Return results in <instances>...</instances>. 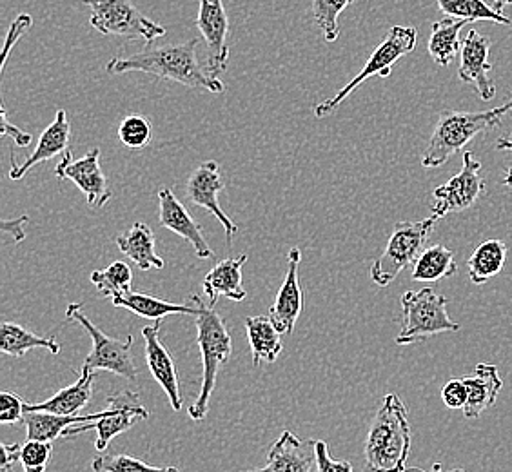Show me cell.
Segmentation results:
<instances>
[{
    "instance_id": "d590c367",
    "label": "cell",
    "mask_w": 512,
    "mask_h": 472,
    "mask_svg": "<svg viewBox=\"0 0 512 472\" xmlns=\"http://www.w3.org/2000/svg\"><path fill=\"white\" fill-rule=\"evenodd\" d=\"M120 142L129 149H144L151 144L153 137V128L149 118L142 115H129L120 122L119 126Z\"/></svg>"
},
{
    "instance_id": "9a60e30c",
    "label": "cell",
    "mask_w": 512,
    "mask_h": 472,
    "mask_svg": "<svg viewBox=\"0 0 512 472\" xmlns=\"http://www.w3.org/2000/svg\"><path fill=\"white\" fill-rule=\"evenodd\" d=\"M222 189H224V182H222L220 166L213 160H207L191 173L188 186H186V195H188L191 204L204 207L213 217L217 218L218 222L224 227V231H226L227 240L231 242L233 236L237 235L238 227L220 207L218 193Z\"/></svg>"
},
{
    "instance_id": "b9f144b4",
    "label": "cell",
    "mask_w": 512,
    "mask_h": 472,
    "mask_svg": "<svg viewBox=\"0 0 512 472\" xmlns=\"http://www.w3.org/2000/svg\"><path fill=\"white\" fill-rule=\"evenodd\" d=\"M30 220L28 215H22L20 218H13V220H2L0 222V231L2 235L6 236L11 244H20L26 238V229L24 224Z\"/></svg>"
},
{
    "instance_id": "d4e9b609",
    "label": "cell",
    "mask_w": 512,
    "mask_h": 472,
    "mask_svg": "<svg viewBox=\"0 0 512 472\" xmlns=\"http://www.w3.org/2000/svg\"><path fill=\"white\" fill-rule=\"evenodd\" d=\"M113 305L122 307V309H129L131 313L153 320V322H162V318L168 315L198 316V313H200V307H198L195 300H191V304L188 305L171 304L166 300H160L157 296L135 293V291L120 296V298H113Z\"/></svg>"
},
{
    "instance_id": "52a82bcc",
    "label": "cell",
    "mask_w": 512,
    "mask_h": 472,
    "mask_svg": "<svg viewBox=\"0 0 512 472\" xmlns=\"http://www.w3.org/2000/svg\"><path fill=\"white\" fill-rule=\"evenodd\" d=\"M418 33L413 26H393L387 31V37L384 42L373 51V55L365 62L362 71L356 75L355 79L349 80L347 86L340 89L331 99L320 102L315 108L316 118H324L331 115L342 102H344L360 84L371 77H382L387 79L393 73V66L398 60L413 53L416 48Z\"/></svg>"
},
{
    "instance_id": "9c48e42d",
    "label": "cell",
    "mask_w": 512,
    "mask_h": 472,
    "mask_svg": "<svg viewBox=\"0 0 512 472\" xmlns=\"http://www.w3.org/2000/svg\"><path fill=\"white\" fill-rule=\"evenodd\" d=\"M84 4L91 10L89 24L100 35L146 40L148 44L166 35L162 26L148 19L129 0H84Z\"/></svg>"
},
{
    "instance_id": "3957f363",
    "label": "cell",
    "mask_w": 512,
    "mask_h": 472,
    "mask_svg": "<svg viewBox=\"0 0 512 472\" xmlns=\"http://www.w3.org/2000/svg\"><path fill=\"white\" fill-rule=\"evenodd\" d=\"M509 117H512V99L500 108L487 109L480 113L442 111L429 146L425 148L422 166L425 169L444 166L449 158L462 151L476 135L502 126L503 120Z\"/></svg>"
},
{
    "instance_id": "bcb514c9",
    "label": "cell",
    "mask_w": 512,
    "mask_h": 472,
    "mask_svg": "<svg viewBox=\"0 0 512 472\" xmlns=\"http://www.w3.org/2000/svg\"><path fill=\"white\" fill-rule=\"evenodd\" d=\"M491 2H493L494 10H498L500 13H502V10L505 8V6L512 4V0H491Z\"/></svg>"
},
{
    "instance_id": "836d02e7",
    "label": "cell",
    "mask_w": 512,
    "mask_h": 472,
    "mask_svg": "<svg viewBox=\"0 0 512 472\" xmlns=\"http://www.w3.org/2000/svg\"><path fill=\"white\" fill-rule=\"evenodd\" d=\"M353 0H313V20L324 33L327 42H335L340 35L338 17Z\"/></svg>"
},
{
    "instance_id": "30bf717a",
    "label": "cell",
    "mask_w": 512,
    "mask_h": 472,
    "mask_svg": "<svg viewBox=\"0 0 512 472\" xmlns=\"http://www.w3.org/2000/svg\"><path fill=\"white\" fill-rule=\"evenodd\" d=\"M148 418L149 411L140 404V394L126 389L117 394H109L108 409L99 413V420L71 425L64 431L62 438L69 440L73 436H79L88 431H97L95 449L99 453H104L115 436L126 433L135 423Z\"/></svg>"
},
{
    "instance_id": "e0dca14e",
    "label": "cell",
    "mask_w": 512,
    "mask_h": 472,
    "mask_svg": "<svg viewBox=\"0 0 512 472\" xmlns=\"http://www.w3.org/2000/svg\"><path fill=\"white\" fill-rule=\"evenodd\" d=\"M158 202H160V213H158L160 224L189 242L198 258L202 260L213 258V251L207 246L206 238L202 235V229L198 226L197 220L191 217L186 206L175 197V193L169 187H162L158 191Z\"/></svg>"
},
{
    "instance_id": "f6af8a7d",
    "label": "cell",
    "mask_w": 512,
    "mask_h": 472,
    "mask_svg": "<svg viewBox=\"0 0 512 472\" xmlns=\"http://www.w3.org/2000/svg\"><path fill=\"white\" fill-rule=\"evenodd\" d=\"M496 149H500V151H512V129L507 133V135H503L502 138H498Z\"/></svg>"
},
{
    "instance_id": "c3c4849f",
    "label": "cell",
    "mask_w": 512,
    "mask_h": 472,
    "mask_svg": "<svg viewBox=\"0 0 512 472\" xmlns=\"http://www.w3.org/2000/svg\"><path fill=\"white\" fill-rule=\"evenodd\" d=\"M405 472H425L422 469H418V467H413V469H405ZM431 472H442V465L440 463H436L433 467V471ZM453 472V471H451Z\"/></svg>"
},
{
    "instance_id": "83f0119b",
    "label": "cell",
    "mask_w": 512,
    "mask_h": 472,
    "mask_svg": "<svg viewBox=\"0 0 512 472\" xmlns=\"http://www.w3.org/2000/svg\"><path fill=\"white\" fill-rule=\"evenodd\" d=\"M509 255V247L502 240H485L483 244L474 249L473 255L467 260L469 278L476 286H482L491 278L502 273L505 260Z\"/></svg>"
},
{
    "instance_id": "5b68a950",
    "label": "cell",
    "mask_w": 512,
    "mask_h": 472,
    "mask_svg": "<svg viewBox=\"0 0 512 472\" xmlns=\"http://www.w3.org/2000/svg\"><path fill=\"white\" fill-rule=\"evenodd\" d=\"M447 304L449 300L445 296L436 295L431 287L404 293V324L400 335L396 336V344H416L431 336L460 331V324L453 322L447 315Z\"/></svg>"
},
{
    "instance_id": "ac0fdd59",
    "label": "cell",
    "mask_w": 512,
    "mask_h": 472,
    "mask_svg": "<svg viewBox=\"0 0 512 472\" xmlns=\"http://www.w3.org/2000/svg\"><path fill=\"white\" fill-rule=\"evenodd\" d=\"M69 140H71V124H69L68 113L64 109H57V115L53 118V122L46 128V131H42L37 148L30 157L26 158V162L19 164L11 151V180L17 182L37 164L48 162L51 158L59 157V155H66L69 151Z\"/></svg>"
},
{
    "instance_id": "d6a6232c",
    "label": "cell",
    "mask_w": 512,
    "mask_h": 472,
    "mask_svg": "<svg viewBox=\"0 0 512 472\" xmlns=\"http://www.w3.org/2000/svg\"><path fill=\"white\" fill-rule=\"evenodd\" d=\"M133 273L126 262H113L106 269H99L91 273V284L99 289L102 296L120 298L131 293Z\"/></svg>"
},
{
    "instance_id": "f1b7e54d",
    "label": "cell",
    "mask_w": 512,
    "mask_h": 472,
    "mask_svg": "<svg viewBox=\"0 0 512 472\" xmlns=\"http://www.w3.org/2000/svg\"><path fill=\"white\" fill-rule=\"evenodd\" d=\"M35 347L48 349L53 356H59L60 351H62V347H60L55 336H50V338L37 336L35 333L28 331L26 327L19 324H10V322L0 325V353L8 354L13 358H20Z\"/></svg>"
},
{
    "instance_id": "e575fe53",
    "label": "cell",
    "mask_w": 512,
    "mask_h": 472,
    "mask_svg": "<svg viewBox=\"0 0 512 472\" xmlns=\"http://www.w3.org/2000/svg\"><path fill=\"white\" fill-rule=\"evenodd\" d=\"M95 472H180L177 467H153L126 454H102L91 463Z\"/></svg>"
},
{
    "instance_id": "ba28073f",
    "label": "cell",
    "mask_w": 512,
    "mask_h": 472,
    "mask_svg": "<svg viewBox=\"0 0 512 472\" xmlns=\"http://www.w3.org/2000/svg\"><path fill=\"white\" fill-rule=\"evenodd\" d=\"M66 318L79 322L84 331L88 333L93 349L88 354L86 362L82 365V371L95 373V371H109V373L122 376L126 380H135L138 369L133 356H131V347L135 338L133 335L126 336V340L111 338L104 331H100L97 325L84 315L82 304H69L66 309Z\"/></svg>"
},
{
    "instance_id": "4fadbf2b",
    "label": "cell",
    "mask_w": 512,
    "mask_h": 472,
    "mask_svg": "<svg viewBox=\"0 0 512 472\" xmlns=\"http://www.w3.org/2000/svg\"><path fill=\"white\" fill-rule=\"evenodd\" d=\"M197 28L206 42L207 71L218 79L229 60V19L224 0H198Z\"/></svg>"
},
{
    "instance_id": "60d3db41",
    "label": "cell",
    "mask_w": 512,
    "mask_h": 472,
    "mask_svg": "<svg viewBox=\"0 0 512 472\" xmlns=\"http://www.w3.org/2000/svg\"><path fill=\"white\" fill-rule=\"evenodd\" d=\"M442 400L449 409H463L467 404V387L463 378L449 380L442 389Z\"/></svg>"
},
{
    "instance_id": "ab89813d",
    "label": "cell",
    "mask_w": 512,
    "mask_h": 472,
    "mask_svg": "<svg viewBox=\"0 0 512 472\" xmlns=\"http://www.w3.org/2000/svg\"><path fill=\"white\" fill-rule=\"evenodd\" d=\"M316 472H353V465L344 460L331 458L324 440L315 442Z\"/></svg>"
},
{
    "instance_id": "603a6c76",
    "label": "cell",
    "mask_w": 512,
    "mask_h": 472,
    "mask_svg": "<svg viewBox=\"0 0 512 472\" xmlns=\"http://www.w3.org/2000/svg\"><path fill=\"white\" fill-rule=\"evenodd\" d=\"M93 384L95 373L82 371L79 382L69 385L66 389H60L48 400L40 404H28L24 407V413H53L60 416H79L84 407H88L93 398Z\"/></svg>"
},
{
    "instance_id": "5bb4252c",
    "label": "cell",
    "mask_w": 512,
    "mask_h": 472,
    "mask_svg": "<svg viewBox=\"0 0 512 472\" xmlns=\"http://www.w3.org/2000/svg\"><path fill=\"white\" fill-rule=\"evenodd\" d=\"M491 39L476 30H471L462 40L460 50V69L458 75L465 84H471L476 89L478 97L483 102H489L496 95V84L491 79Z\"/></svg>"
},
{
    "instance_id": "8d00e7d4",
    "label": "cell",
    "mask_w": 512,
    "mask_h": 472,
    "mask_svg": "<svg viewBox=\"0 0 512 472\" xmlns=\"http://www.w3.org/2000/svg\"><path fill=\"white\" fill-rule=\"evenodd\" d=\"M53 453V443L26 440L22 445L20 463L24 472H46Z\"/></svg>"
},
{
    "instance_id": "44dd1931",
    "label": "cell",
    "mask_w": 512,
    "mask_h": 472,
    "mask_svg": "<svg viewBox=\"0 0 512 472\" xmlns=\"http://www.w3.org/2000/svg\"><path fill=\"white\" fill-rule=\"evenodd\" d=\"M246 262L247 255L226 258L204 276L202 286L211 307L217 304L218 298H227L233 302H242L246 298V289L242 286V267Z\"/></svg>"
},
{
    "instance_id": "7a4b0ae2",
    "label": "cell",
    "mask_w": 512,
    "mask_h": 472,
    "mask_svg": "<svg viewBox=\"0 0 512 472\" xmlns=\"http://www.w3.org/2000/svg\"><path fill=\"white\" fill-rule=\"evenodd\" d=\"M411 453V425L398 394H387L369 427L365 465L369 472H405Z\"/></svg>"
},
{
    "instance_id": "f35d334b",
    "label": "cell",
    "mask_w": 512,
    "mask_h": 472,
    "mask_svg": "<svg viewBox=\"0 0 512 472\" xmlns=\"http://www.w3.org/2000/svg\"><path fill=\"white\" fill-rule=\"evenodd\" d=\"M24 407H26V402L20 398L19 394H0V422H24V414H26L24 413Z\"/></svg>"
},
{
    "instance_id": "ee69618b",
    "label": "cell",
    "mask_w": 512,
    "mask_h": 472,
    "mask_svg": "<svg viewBox=\"0 0 512 472\" xmlns=\"http://www.w3.org/2000/svg\"><path fill=\"white\" fill-rule=\"evenodd\" d=\"M20 453H22V445L20 443H2L0 445V471L10 472L11 467L15 463L20 462Z\"/></svg>"
},
{
    "instance_id": "7c38bea8",
    "label": "cell",
    "mask_w": 512,
    "mask_h": 472,
    "mask_svg": "<svg viewBox=\"0 0 512 472\" xmlns=\"http://www.w3.org/2000/svg\"><path fill=\"white\" fill-rule=\"evenodd\" d=\"M55 177L59 180H71L84 193V197L88 198L89 207L93 209L106 206L113 197L108 178L100 168L99 148L91 149L88 155L79 160H73L71 151H68L57 164Z\"/></svg>"
},
{
    "instance_id": "8fae6325",
    "label": "cell",
    "mask_w": 512,
    "mask_h": 472,
    "mask_svg": "<svg viewBox=\"0 0 512 472\" xmlns=\"http://www.w3.org/2000/svg\"><path fill=\"white\" fill-rule=\"evenodd\" d=\"M480 169L482 162L476 160L471 151H465L462 171L433 191V217L444 218L471 209L483 197L485 180L480 177Z\"/></svg>"
},
{
    "instance_id": "6da1fadb",
    "label": "cell",
    "mask_w": 512,
    "mask_h": 472,
    "mask_svg": "<svg viewBox=\"0 0 512 472\" xmlns=\"http://www.w3.org/2000/svg\"><path fill=\"white\" fill-rule=\"evenodd\" d=\"M198 39L184 44H166L158 48H146L131 57L109 60L106 73L122 75L129 71H142L158 79L175 80L188 88L206 89L209 93H222L226 86L222 80L211 77L207 66L197 57Z\"/></svg>"
},
{
    "instance_id": "4dcf8cb0",
    "label": "cell",
    "mask_w": 512,
    "mask_h": 472,
    "mask_svg": "<svg viewBox=\"0 0 512 472\" xmlns=\"http://www.w3.org/2000/svg\"><path fill=\"white\" fill-rule=\"evenodd\" d=\"M458 266L454 260V253L451 249L438 244V246L427 247L418 256L414 262L413 280L414 282H424V284H433L440 282L444 278L456 275Z\"/></svg>"
},
{
    "instance_id": "484cf974",
    "label": "cell",
    "mask_w": 512,
    "mask_h": 472,
    "mask_svg": "<svg viewBox=\"0 0 512 472\" xmlns=\"http://www.w3.org/2000/svg\"><path fill=\"white\" fill-rule=\"evenodd\" d=\"M246 329L253 365L276 362V358L282 353V340L269 315L249 316L246 320Z\"/></svg>"
},
{
    "instance_id": "8992f818",
    "label": "cell",
    "mask_w": 512,
    "mask_h": 472,
    "mask_svg": "<svg viewBox=\"0 0 512 472\" xmlns=\"http://www.w3.org/2000/svg\"><path fill=\"white\" fill-rule=\"evenodd\" d=\"M438 220L440 218L429 217L420 222H398L394 226L384 253L371 266V278L376 286H389L405 267L418 260Z\"/></svg>"
},
{
    "instance_id": "2e32d148",
    "label": "cell",
    "mask_w": 512,
    "mask_h": 472,
    "mask_svg": "<svg viewBox=\"0 0 512 472\" xmlns=\"http://www.w3.org/2000/svg\"><path fill=\"white\" fill-rule=\"evenodd\" d=\"M300 260L302 251L298 247H293L287 255L286 278L276 295L275 304L269 309V318L280 335H291L295 331L296 320L304 307V293L298 278Z\"/></svg>"
},
{
    "instance_id": "cb8c5ba5",
    "label": "cell",
    "mask_w": 512,
    "mask_h": 472,
    "mask_svg": "<svg viewBox=\"0 0 512 472\" xmlns=\"http://www.w3.org/2000/svg\"><path fill=\"white\" fill-rule=\"evenodd\" d=\"M117 246L142 271L166 266V262L157 255L155 235L148 224H133L126 233L117 236Z\"/></svg>"
},
{
    "instance_id": "d6986e66",
    "label": "cell",
    "mask_w": 512,
    "mask_h": 472,
    "mask_svg": "<svg viewBox=\"0 0 512 472\" xmlns=\"http://www.w3.org/2000/svg\"><path fill=\"white\" fill-rule=\"evenodd\" d=\"M158 327L160 322H153L142 329V336L146 340V360L153 378L164 389V393L168 394L169 404L173 407V411L178 413L182 409V394H180L177 364L168 349L160 342Z\"/></svg>"
},
{
    "instance_id": "f546056e",
    "label": "cell",
    "mask_w": 512,
    "mask_h": 472,
    "mask_svg": "<svg viewBox=\"0 0 512 472\" xmlns=\"http://www.w3.org/2000/svg\"><path fill=\"white\" fill-rule=\"evenodd\" d=\"M467 22L465 20L445 19L434 22L431 39H429V55L436 66H449L454 57L462 50V40H460V31L463 30Z\"/></svg>"
},
{
    "instance_id": "ffe728a7",
    "label": "cell",
    "mask_w": 512,
    "mask_h": 472,
    "mask_svg": "<svg viewBox=\"0 0 512 472\" xmlns=\"http://www.w3.org/2000/svg\"><path fill=\"white\" fill-rule=\"evenodd\" d=\"M315 442H304L291 431H284L267 454V465L247 472H311L316 460Z\"/></svg>"
},
{
    "instance_id": "4316f807",
    "label": "cell",
    "mask_w": 512,
    "mask_h": 472,
    "mask_svg": "<svg viewBox=\"0 0 512 472\" xmlns=\"http://www.w3.org/2000/svg\"><path fill=\"white\" fill-rule=\"evenodd\" d=\"M95 420H99V413L79 414V416H60V414L53 413H26L22 423L26 425L28 440L53 443L71 425L95 422Z\"/></svg>"
},
{
    "instance_id": "7dc6e473",
    "label": "cell",
    "mask_w": 512,
    "mask_h": 472,
    "mask_svg": "<svg viewBox=\"0 0 512 472\" xmlns=\"http://www.w3.org/2000/svg\"><path fill=\"white\" fill-rule=\"evenodd\" d=\"M503 184L507 187H511L512 189V168L507 169L505 171V177H503Z\"/></svg>"
},
{
    "instance_id": "1f68e13d",
    "label": "cell",
    "mask_w": 512,
    "mask_h": 472,
    "mask_svg": "<svg viewBox=\"0 0 512 472\" xmlns=\"http://www.w3.org/2000/svg\"><path fill=\"white\" fill-rule=\"evenodd\" d=\"M436 4L440 11L445 13V17H451V19L465 20V22L489 20V22H496L503 26L512 24L509 17L494 10L491 4H487L483 0H436Z\"/></svg>"
},
{
    "instance_id": "74e56055",
    "label": "cell",
    "mask_w": 512,
    "mask_h": 472,
    "mask_svg": "<svg viewBox=\"0 0 512 472\" xmlns=\"http://www.w3.org/2000/svg\"><path fill=\"white\" fill-rule=\"evenodd\" d=\"M31 26H33V19H31V15H28V13H20L19 17L11 22L10 30H8V35H6V42H4V50H2L0 77L4 75L6 62H8V57H10L13 46L22 39V35L30 30Z\"/></svg>"
},
{
    "instance_id": "7402d4cb",
    "label": "cell",
    "mask_w": 512,
    "mask_h": 472,
    "mask_svg": "<svg viewBox=\"0 0 512 472\" xmlns=\"http://www.w3.org/2000/svg\"><path fill=\"white\" fill-rule=\"evenodd\" d=\"M467 387V404L463 407L465 418H478L493 407L502 391L503 382L496 365L478 364L473 376L463 378Z\"/></svg>"
},
{
    "instance_id": "7bdbcfd3",
    "label": "cell",
    "mask_w": 512,
    "mask_h": 472,
    "mask_svg": "<svg viewBox=\"0 0 512 472\" xmlns=\"http://www.w3.org/2000/svg\"><path fill=\"white\" fill-rule=\"evenodd\" d=\"M0 128H2V135H4V137H10L19 148L30 146L31 140H33L31 133H26V131L17 128L15 124H11L10 118H2V120H0Z\"/></svg>"
},
{
    "instance_id": "277c9868",
    "label": "cell",
    "mask_w": 512,
    "mask_h": 472,
    "mask_svg": "<svg viewBox=\"0 0 512 472\" xmlns=\"http://www.w3.org/2000/svg\"><path fill=\"white\" fill-rule=\"evenodd\" d=\"M191 300L197 302L200 313L195 316L197 324V342L202 356V385L195 404L189 407V418L200 422L209 413L211 394L217 385L218 369L231 358L233 340L227 331L226 320L218 315L211 305L204 304V300L198 295L191 296Z\"/></svg>"
}]
</instances>
